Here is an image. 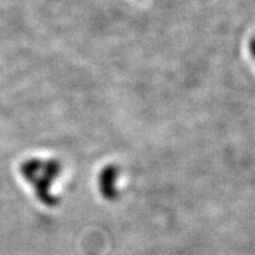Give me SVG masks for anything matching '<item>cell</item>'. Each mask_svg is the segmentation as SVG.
Here are the masks:
<instances>
[{"instance_id":"3","label":"cell","mask_w":255,"mask_h":255,"mask_svg":"<svg viewBox=\"0 0 255 255\" xmlns=\"http://www.w3.org/2000/svg\"><path fill=\"white\" fill-rule=\"evenodd\" d=\"M251 52H252V55H253V57L255 58V40H253L251 43Z\"/></svg>"},{"instance_id":"2","label":"cell","mask_w":255,"mask_h":255,"mask_svg":"<svg viewBox=\"0 0 255 255\" xmlns=\"http://www.w3.org/2000/svg\"><path fill=\"white\" fill-rule=\"evenodd\" d=\"M120 176V169L116 165H107L98 176V188L102 196L108 201H114L119 196L117 181Z\"/></svg>"},{"instance_id":"1","label":"cell","mask_w":255,"mask_h":255,"mask_svg":"<svg viewBox=\"0 0 255 255\" xmlns=\"http://www.w3.org/2000/svg\"><path fill=\"white\" fill-rule=\"evenodd\" d=\"M20 173L32 184L37 199L47 207H55L59 199L51 193V188L62 173V165L57 159L30 158L20 165Z\"/></svg>"}]
</instances>
